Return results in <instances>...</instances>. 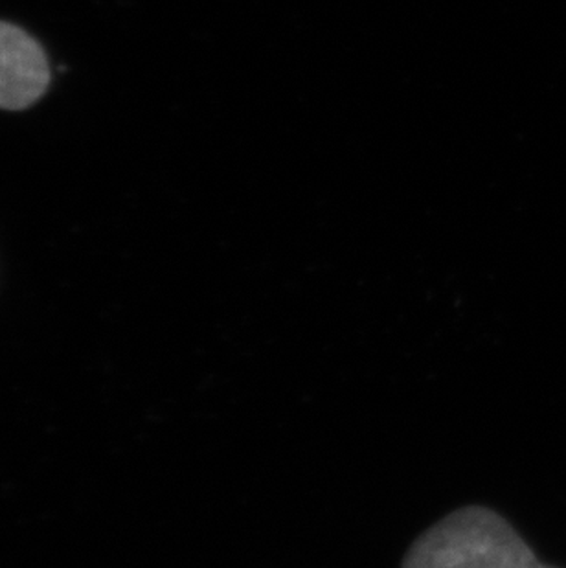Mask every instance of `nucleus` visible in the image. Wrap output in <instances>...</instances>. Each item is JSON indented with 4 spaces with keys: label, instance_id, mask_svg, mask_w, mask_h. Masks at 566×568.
Listing matches in <instances>:
<instances>
[{
    "label": "nucleus",
    "instance_id": "nucleus-1",
    "mask_svg": "<svg viewBox=\"0 0 566 568\" xmlns=\"http://www.w3.org/2000/svg\"><path fill=\"white\" fill-rule=\"evenodd\" d=\"M401 568H556L540 564L508 519L487 506L454 509L406 550Z\"/></svg>",
    "mask_w": 566,
    "mask_h": 568
},
{
    "label": "nucleus",
    "instance_id": "nucleus-2",
    "mask_svg": "<svg viewBox=\"0 0 566 568\" xmlns=\"http://www.w3.org/2000/svg\"><path fill=\"white\" fill-rule=\"evenodd\" d=\"M50 80L43 44L21 27L0 21V109L32 108L49 91Z\"/></svg>",
    "mask_w": 566,
    "mask_h": 568
}]
</instances>
